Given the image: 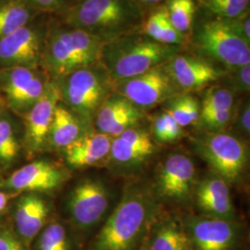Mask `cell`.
<instances>
[{"label":"cell","mask_w":250,"mask_h":250,"mask_svg":"<svg viewBox=\"0 0 250 250\" xmlns=\"http://www.w3.org/2000/svg\"><path fill=\"white\" fill-rule=\"evenodd\" d=\"M62 23L104 42L140 32L146 10L134 0H81L62 11Z\"/></svg>","instance_id":"6da1fadb"},{"label":"cell","mask_w":250,"mask_h":250,"mask_svg":"<svg viewBox=\"0 0 250 250\" xmlns=\"http://www.w3.org/2000/svg\"><path fill=\"white\" fill-rule=\"evenodd\" d=\"M181 51H184L182 46L161 44L141 32H135L105 42L100 62L114 83L143 74L167 62Z\"/></svg>","instance_id":"7a4b0ae2"},{"label":"cell","mask_w":250,"mask_h":250,"mask_svg":"<svg viewBox=\"0 0 250 250\" xmlns=\"http://www.w3.org/2000/svg\"><path fill=\"white\" fill-rule=\"evenodd\" d=\"M150 194L139 188L125 193L92 244V250H133L155 214Z\"/></svg>","instance_id":"3957f363"},{"label":"cell","mask_w":250,"mask_h":250,"mask_svg":"<svg viewBox=\"0 0 250 250\" xmlns=\"http://www.w3.org/2000/svg\"><path fill=\"white\" fill-rule=\"evenodd\" d=\"M104 41L78 28L51 24L45 33L41 65L56 78L100 62Z\"/></svg>","instance_id":"277c9868"},{"label":"cell","mask_w":250,"mask_h":250,"mask_svg":"<svg viewBox=\"0 0 250 250\" xmlns=\"http://www.w3.org/2000/svg\"><path fill=\"white\" fill-rule=\"evenodd\" d=\"M205 12L203 17L196 14L188 35V45L192 54L225 69L250 64V44L232 31L225 19Z\"/></svg>","instance_id":"5b68a950"},{"label":"cell","mask_w":250,"mask_h":250,"mask_svg":"<svg viewBox=\"0 0 250 250\" xmlns=\"http://www.w3.org/2000/svg\"><path fill=\"white\" fill-rule=\"evenodd\" d=\"M61 99L74 115L89 121L113 92V82L99 62L81 68L61 78Z\"/></svg>","instance_id":"8992f818"},{"label":"cell","mask_w":250,"mask_h":250,"mask_svg":"<svg viewBox=\"0 0 250 250\" xmlns=\"http://www.w3.org/2000/svg\"><path fill=\"white\" fill-rule=\"evenodd\" d=\"M199 156L227 184L238 181L247 167L249 152L246 145L232 134L208 133L196 141Z\"/></svg>","instance_id":"52a82bcc"},{"label":"cell","mask_w":250,"mask_h":250,"mask_svg":"<svg viewBox=\"0 0 250 250\" xmlns=\"http://www.w3.org/2000/svg\"><path fill=\"white\" fill-rule=\"evenodd\" d=\"M113 91L142 110L167 102L182 93L171 80L165 63L138 76L114 82Z\"/></svg>","instance_id":"ba28073f"},{"label":"cell","mask_w":250,"mask_h":250,"mask_svg":"<svg viewBox=\"0 0 250 250\" xmlns=\"http://www.w3.org/2000/svg\"><path fill=\"white\" fill-rule=\"evenodd\" d=\"M165 68L182 93L204 89L212 83L223 79L226 72V69L217 66L216 63L183 51L165 63Z\"/></svg>","instance_id":"9c48e42d"},{"label":"cell","mask_w":250,"mask_h":250,"mask_svg":"<svg viewBox=\"0 0 250 250\" xmlns=\"http://www.w3.org/2000/svg\"><path fill=\"white\" fill-rule=\"evenodd\" d=\"M45 35L37 27L27 24L0 40V64L6 68L41 65Z\"/></svg>","instance_id":"30bf717a"},{"label":"cell","mask_w":250,"mask_h":250,"mask_svg":"<svg viewBox=\"0 0 250 250\" xmlns=\"http://www.w3.org/2000/svg\"><path fill=\"white\" fill-rule=\"evenodd\" d=\"M2 90L9 106L15 110H29L42 97L49 82L36 69L14 67L3 74Z\"/></svg>","instance_id":"8fae6325"},{"label":"cell","mask_w":250,"mask_h":250,"mask_svg":"<svg viewBox=\"0 0 250 250\" xmlns=\"http://www.w3.org/2000/svg\"><path fill=\"white\" fill-rule=\"evenodd\" d=\"M184 226L194 250H231L237 240V228L229 220L194 217Z\"/></svg>","instance_id":"7c38bea8"},{"label":"cell","mask_w":250,"mask_h":250,"mask_svg":"<svg viewBox=\"0 0 250 250\" xmlns=\"http://www.w3.org/2000/svg\"><path fill=\"white\" fill-rule=\"evenodd\" d=\"M109 203L105 186L95 180H87L78 185L70 198V211L74 223L87 229L99 223L107 211Z\"/></svg>","instance_id":"4fadbf2b"},{"label":"cell","mask_w":250,"mask_h":250,"mask_svg":"<svg viewBox=\"0 0 250 250\" xmlns=\"http://www.w3.org/2000/svg\"><path fill=\"white\" fill-rule=\"evenodd\" d=\"M143 119V110L114 91L100 106L95 120L99 132L110 137L135 127Z\"/></svg>","instance_id":"5bb4252c"},{"label":"cell","mask_w":250,"mask_h":250,"mask_svg":"<svg viewBox=\"0 0 250 250\" xmlns=\"http://www.w3.org/2000/svg\"><path fill=\"white\" fill-rule=\"evenodd\" d=\"M196 168L188 157L173 154L163 162L158 178V188L162 197L183 200L188 198L195 181Z\"/></svg>","instance_id":"9a60e30c"},{"label":"cell","mask_w":250,"mask_h":250,"mask_svg":"<svg viewBox=\"0 0 250 250\" xmlns=\"http://www.w3.org/2000/svg\"><path fill=\"white\" fill-rule=\"evenodd\" d=\"M59 83L50 82L42 97L36 101L25 115L27 143L37 150L48 135L56 107L61 101Z\"/></svg>","instance_id":"2e32d148"},{"label":"cell","mask_w":250,"mask_h":250,"mask_svg":"<svg viewBox=\"0 0 250 250\" xmlns=\"http://www.w3.org/2000/svg\"><path fill=\"white\" fill-rule=\"evenodd\" d=\"M64 180L62 171L46 161H35L14 171L6 182L7 188L17 191H48Z\"/></svg>","instance_id":"e0dca14e"},{"label":"cell","mask_w":250,"mask_h":250,"mask_svg":"<svg viewBox=\"0 0 250 250\" xmlns=\"http://www.w3.org/2000/svg\"><path fill=\"white\" fill-rule=\"evenodd\" d=\"M155 151L148 133L138 127L127 129L111 140L109 155L121 165H135L146 161Z\"/></svg>","instance_id":"ac0fdd59"},{"label":"cell","mask_w":250,"mask_h":250,"mask_svg":"<svg viewBox=\"0 0 250 250\" xmlns=\"http://www.w3.org/2000/svg\"><path fill=\"white\" fill-rule=\"evenodd\" d=\"M197 204L206 216L232 221L234 215L228 184L219 176L201 182L197 189Z\"/></svg>","instance_id":"d6986e66"},{"label":"cell","mask_w":250,"mask_h":250,"mask_svg":"<svg viewBox=\"0 0 250 250\" xmlns=\"http://www.w3.org/2000/svg\"><path fill=\"white\" fill-rule=\"evenodd\" d=\"M111 140L109 135L99 131L81 135L65 147L66 161L75 168L98 164L109 155Z\"/></svg>","instance_id":"ffe728a7"},{"label":"cell","mask_w":250,"mask_h":250,"mask_svg":"<svg viewBox=\"0 0 250 250\" xmlns=\"http://www.w3.org/2000/svg\"><path fill=\"white\" fill-rule=\"evenodd\" d=\"M48 214L45 201L36 196L22 197L17 206L16 224L20 234L25 240H32L42 230Z\"/></svg>","instance_id":"44dd1931"},{"label":"cell","mask_w":250,"mask_h":250,"mask_svg":"<svg viewBox=\"0 0 250 250\" xmlns=\"http://www.w3.org/2000/svg\"><path fill=\"white\" fill-rule=\"evenodd\" d=\"M48 135L55 146L67 147L81 136L78 118L69 108L59 103L54 112Z\"/></svg>","instance_id":"7402d4cb"},{"label":"cell","mask_w":250,"mask_h":250,"mask_svg":"<svg viewBox=\"0 0 250 250\" xmlns=\"http://www.w3.org/2000/svg\"><path fill=\"white\" fill-rule=\"evenodd\" d=\"M147 250H194L184 225L174 221L161 224L152 235Z\"/></svg>","instance_id":"603a6c76"},{"label":"cell","mask_w":250,"mask_h":250,"mask_svg":"<svg viewBox=\"0 0 250 250\" xmlns=\"http://www.w3.org/2000/svg\"><path fill=\"white\" fill-rule=\"evenodd\" d=\"M35 10L22 0H9L0 4V40L29 24Z\"/></svg>","instance_id":"cb8c5ba5"},{"label":"cell","mask_w":250,"mask_h":250,"mask_svg":"<svg viewBox=\"0 0 250 250\" xmlns=\"http://www.w3.org/2000/svg\"><path fill=\"white\" fill-rule=\"evenodd\" d=\"M166 103L168 106L165 110L181 127L197 124L200 113V104L191 93H180Z\"/></svg>","instance_id":"d4e9b609"},{"label":"cell","mask_w":250,"mask_h":250,"mask_svg":"<svg viewBox=\"0 0 250 250\" xmlns=\"http://www.w3.org/2000/svg\"><path fill=\"white\" fill-rule=\"evenodd\" d=\"M164 6L171 24L179 33L188 36L197 14L196 0H165Z\"/></svg>","instance_id":"484cf974"},{"label":"cell","mask_w":250,"mask_h":250,"mask_svg":"<svg viewBox=\"0 0 250 250\" xmlns=\"http://www.w3.org/2000/svg\"><path fill=\"white\" fill-rule=\"evenodd\" d=\"M235 93L224 85H212L206 90L200 104V113L228 110L234 107Z\"/></svg>","instance_id":"4316f807"},{"label":"cell","mask_w":250,"mask_h":250,"mask_svg":"<svg viewBox=\"0 0 250 250\" xmlns=\"http://www.w3.org/2000/svg\"><path fill=\"white\" fill-rule=\"evenodd\" d=\"M197 2L199 7L214 16L231 19L249 10L250 0H197Z\"/></svg>","instance_id":"83f0119b"},{"label":"cell","mask_w":250,"mask_h":250,"mask_svg":"<svg viewBox=\"0 0 250 250\" xmlns=\"http://www.w3.org/2000/svg\"><path fill=\"white\" fill-rule=\"evenodd\" d=\"M38 250H70L67 232L62 224L55 223L45 227L39 237Z\"/></svg>","instance_id":"f1b7e54d"},{"label":"cell","mask_w":250,"mask_h":250,"mask_svg":"<svg viewBox=\"0 0 250 250\" xmlns=\"http://www.w3.org/2000/svg\"><path fill=\"white\" fill-rule=\"evenodd\" d=\"M20 146L9 121L0 120V161L9 162L18 155Z\"/></svg>","instance_id":"f546056e"},{"label":"cell","mask_w":250,"mask_h":250,"mask_svg":"<svg viewBox=\"0 0 250 250\" xmlns=\"http://www.w3.org/2000/svg\"><path fill=\"white\" fill-rule=\"evenodd\" d=\"M235 108L228 110H221L199 114L197 124L208 133L224 132V129L232 122Z\"/></svg>","instance_id":"4dcf8cb0"},{"label":"cell","mask_w":250,"mask_h":250,"mask_svg":"<svg viewBox=\"0 0 250 250\" xmlns=\"http://www.w3.org/2000/svg\"><path fill=\"white\" fill-rule=\"evenodd\" d=\"M224 77L228 80V88L236 93H249L250 88V64L226 69Z\"/></svg>","instance_id":"1f68e13d"},{"label":"cell","mask_w":250,"mask_h":250,"mask_svg":"<svg viewBox=\"0 0 250 250\" xmlns=\"http://www.w3.org/2000/svg\"><path fill=\"white\" fill-rule=\"evenodd\" d=\"M225 19V18H224ZM232 31L250 45V9L234 18L225 19Z\"/></svg>","instance_id":"d6a6232c"},{"label":"cell","mask_w":250,"mask_h":250,"mask_svg":"<svg viewBox=\"0 0 250 250\" xmlns=\"http://www.w3.org/2000/svg\"><path fill=\"white\" fill-rule=\"evenodd\" d=\"M31 8L42 11L56 12L65 9L67 0H22Z\"/></svg>","instance_id":"836d02e7"},{"label":"cell","mask_w":250,"mask_h":250,"mask_svg":"<svg viewBox=\"0 0 250 250\" xmlns=\"http://www.w3.org/2000/svg\"><path fill=\"white\" fill-rule=\"evenodd\" d=\"M168 129V112L165 110L158 116H156L153 123V133L155 138L160 141L166 143Z\"/></svg>","instance_id":"e575fe53"},{"label":"cell","mask_w":250,"mask_h":250,"mask_svg":"<svg viewBox=\"0 0 250 250\" xmlns=\"http://www.w3.org/2000/svg\"><path fill=\"white\" fill-rule=\"evenodd\" d=\"M237 123L240 131L249 135L250 132V107L249 100L245 101L241 108L239 109Z\"/></svg>","instance_id":"d590c367"},{"label":"cell","mask_w":250,"mask_h":250,"mask_svg":"<svg viewBox=\"0 0 250 250\" xmlns=\"http://www.w3.org/2000/svg\"><path fill=\"white\" fill-rule=\"evenodd\" d=\"M0 250H24V249L9 232H0Z\"/></svg>","instance_id":"8d00e7d4"},{"label":"cell","mask_w":250,"mask_h":250,"mask_svg":"<svg viewBox=\"0 0 250 250\" xmlns=\"http://www.w3.org/2000/svg\"><path fill=\"white\" fill-rule=\"evenodd\" d=\"M134 1H136L138 4H140L145 9L147 6H159V5H161L163 2H165V0H134Z\"/></svg>","instance_id":"74e56055"},{"label":"cell","mask_w":250,"mask_h":250,"mask_svg":"<svg viewBox=\"0 0 250 250\" xmlns=\"http://www.w3.org/2000/svg\"><path fill=\"white\" fill-rule=\"evenodd\" d=\"M11 198V196L6 193L0 192V212L3 211L5 207L9 203V199Z\"/></svg>","instance_id":"f35d334b"},{"label":"cell","mask_w":250,"mask_h":250,"mask_svg":"<svg viewBox=\"0 0 250 250\" xmlns=\"http://www.w3.org/2000/svg\"><path fill=\"white\" fill-rule=\"evenodd\" d=\"M140 250H147V249H146V246H144L143 248H142Z\"/></svg>","instance_id":"ab89813d"},{"label":"cell","mask_w":250,"mask_h":250,"mask_svg":"<svg viewBox=\"0 0 250 250\" xmlns=\"http://www.w3.org/2000/svg\"><path fill=\"white\" fill-rule=\"evenodd\" d=\"M73 1H74V2H73V4H74V3H77V2H79V1H81V0H73Z\"/></svg>","instance_id":"60d3db41"}]
</instances>
